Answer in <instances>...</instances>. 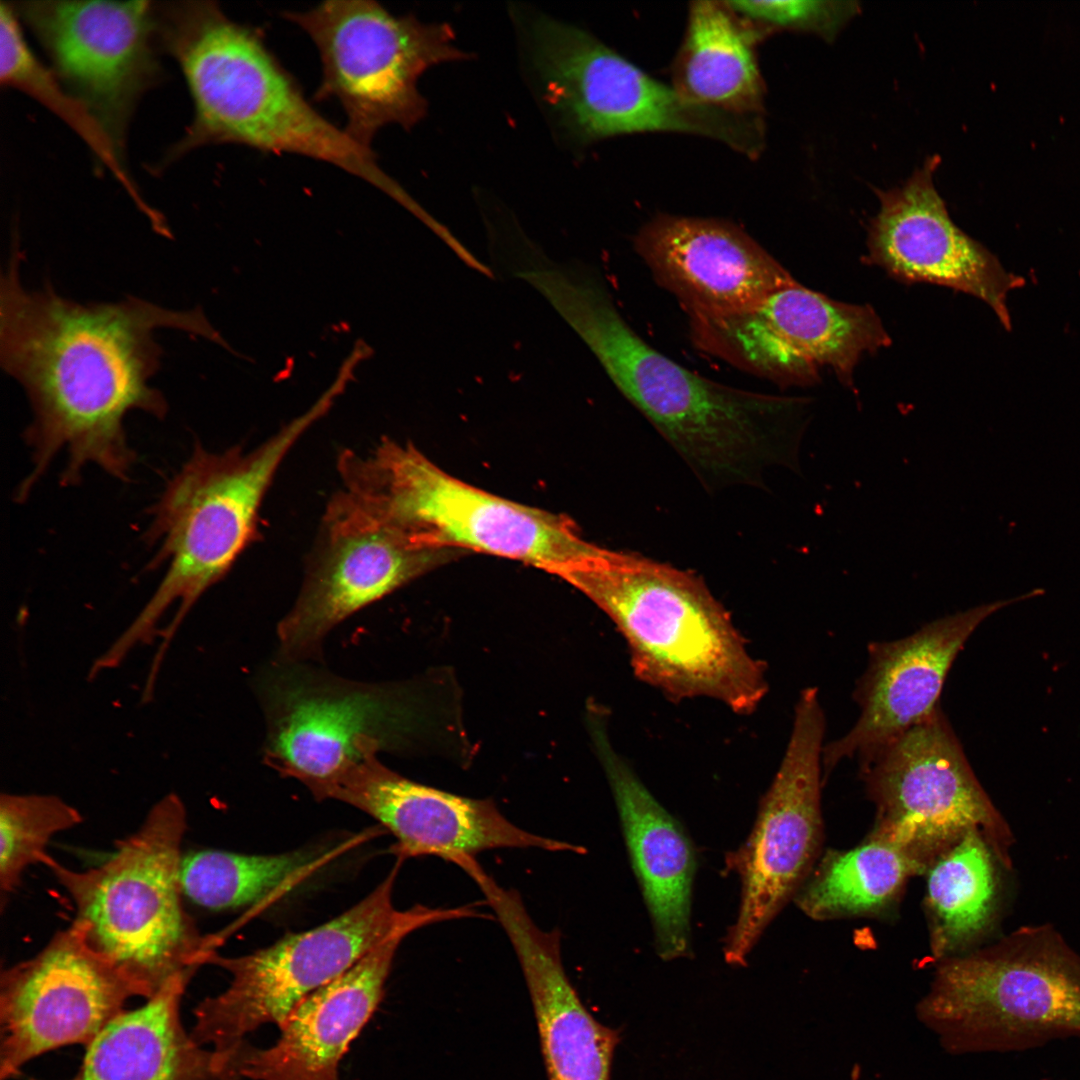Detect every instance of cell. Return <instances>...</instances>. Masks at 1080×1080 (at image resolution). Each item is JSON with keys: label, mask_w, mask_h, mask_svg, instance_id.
<instances>
[{"label": "cell", "mask_w": 1080, "mask_h": 1080, "mask_svg": "<svg viewBox=\"0 0 1080 1080\" xmlns=\"http://www.w3.org/2000/svg\"><path fill=\"white\" fill-rule=\"evenodd\" d=\"M550 573L610 617L634 675L671 701L708 698L746 715L767 695L765 663L696 575L601 547Z\"/></svg>", "instance_id": "cell-4"}, {"label": "cell", "mask_w": 1080, "mask_h": 1080, "mask_svg": "<svg viewBox=\"0 0 1080 1080\" xmlns=\"http://www.w3.org/2000/svg\"><path fill=\"white\" fill-rule=\"evenodd\" d=\"M141 988L96 949L74 920L32 958L0 978V1077L71 1044L87 1047Z\"/></svg>", "instance_id": "cell-16"}, {"label": "cell", "mask_w": 1080, "mask_h": 1080, "mask_svg": "<svg viewBox=\"0 0 1080 1080\" xmlns=\"http://www.w3.org/2000/svg\"><path fill=\"white\" fill-rule=\"evenodd\" d=\"M763 37L727 1L692 2L672 86L702 106L762 115L765 87L755 48Z\"/></svg>", "instance_id": "cell-27"}, {"label": "cell", "mask_w": 1080, "mask_h": 1080, "mask_svg": "<svg viewBox=\"0 0 1080 1080\" xmlns=\"http://www.w3.org/2000/svg\"><path fill=\"white\" fill-rule=\"evenodd\" d=\"M1041 589L944 616L898 640L871 642L868 665L853 698L860 708L854 726L823 747L824 777L845 759L859 764L938 706L948 672L967 640L997 611L1043 594Z\"/></svg>", "instance_id": "cell-21"}, {"label": "cell", "mask_w": 1080, "mask_h": 1080, "mask_svg": "<svg viewBox=\"0 0 1080 1080\" xmlns=\"http://www.w3.org/2000/svg\"><path fill=\"white\" fill-rule=\"evenodd\" d=\"M482 895L509 939L531 997L548 1080H610L618 1032L581 1002L562 961L561 935L543 930L515 889L492 880Z\"/></svg>", "instance_id": "cell-23"}, {"label": "cell", "mask_w": 1080, "mask_h": 1080, "mask_svg": "<svg viewBox=\"0 0 1080 1080\" xmlns=\"http://www.w3.org/2000/svg\"><path fill=\"white\" fill-rule=\"evenodd\" d=\"M532 48L547 99L584 141L679 132L715 139L749 158L764 147L762 115L693 103L583 30L539 18L532 27Z\"/></svg>", "instance_id": "cell-9"}, {"label": "cell", "mask_w": 1080, "mask_h": 1080, "mask_svg": "<svg viewBox=\"0 0 1080 1080\" xmlns=\"http://www.w3.org/2000/svg\"><path fill=\"white\" fill-rule=\"evenodd\" d=\"M551 304L706 490L759 487L773 467L799 471L808 398L747 391L683 367L629 325L592 269L567 278Z\"/></svg>", "instance_id": "cell-2"}, {"label": "cell", "mask_w": 1080, "mask_h": 1080, "mask_svg": "<svg viewBox=\"0 0 1080 1080\" xmlns=\"http://www.w3.org/2000/svg\"><path fill=\"white\" fill-rule=\"evenodd\" d=\"M402 860L364 899L315 928L288 934L274 944L238 957L213 952L206 964L231 976L229 986L195 1007L190 1032L201 1046L236 1050L262 1025L278 1028L307 996L350 969L398 931L413 932L441 921L473 916L470 906L398 910L393 889Z\"/></svg>", "instance_id": "cell-8"}, {"label": "cell", "mask_w": 1080, "mask_h": 1080, "mask_svg": "<svg viewBox=\"0 0 1080 1080\" xmlns=\"http://www.w3.org/2000/svg\"><path fill=\"white\" fill-rule=\"evenodd\" d=\"M264 760L312 794L366 757L400 747L419 711L399 689L283 662L262 677Z\"/></svg>", "instance_id": "cell-12"}, {"label": "cell", "mask_w": 1080, "mask_h": 1080, "mask_svg": "<svg viewBox=\"0 0 1080 1080\" xmlns=\"http://www.w3.org/2000/svg\"><path fill=\"white\" fill-rule=\"evenodd\" d=\"M410 933L390 935L307 996L279 1027L272 1046L260 1049L245 1040L238 1052L241 1077L340 1080V1061L379 1006L396 951Z\"/></svg>", "instance_id": "cell-24"}, {"label": "cell", "mask_w": 1080, "mask_h": 1080, "mask_svg": "<svg viewBox=\"0 0 1080 1080\" xmlns=\"http://www.w3.org/2000/svg\"><path fill=\"white\" fill-rule=\"evenodd\" d=\"M336 397L328 389L304 414L249 451L241 446L220 453L199 444L194 448L153 506L146 534L150 543L159 544L148 568L167 563V571L150 600L111 644L113 656L125 659L135 646L150 643L158 634L160 618L178 601L156 653L164 657L190 609L256 539L259 509L280 464Z\"/></svg>", "instance_id": "cell-5"}, {"label": "cell", "mask_w": 1080, "mask_h": 1080, "mask_svg": "<svg viewBox=\"0 0 1080 1080\" xmlns=\"http://www.w3.org/2000/svg\"><path fill=\"white\" fill-rule=\"evenodd\" d=\"M917 1016L947 1051L958 1054L1080 1038V964L1048 953L947 959Z\"/></svg>", "instance_id": "cell-11"}, {"label": "cell", "mask_w": 1080, "mask_h": 1080, "mask_svg": "<svg viewBox=\"0 0 1080 1080\" xmlns=\"http://www.w3.org/2000/svg\"><path fill=\"white\" fill-rule=\"evenodd\" d=\"M689 334L697 349L782 387L814 385L825 367L852 387L862 356L891 344L870 305L836 301L798 281L738 313L689 317Z\"/></svg>", "instance_id": "cell-14"}, {"label": "cell", "mask_w": 1080, "mask_h": 1080, "mask_svg": "<svg viewBox=\"0 0 1080 1080\" xmlns=\"http://www.w3.org/2000/svg\"><path fill=\"white\" fill-rule=\"evenodd\" d=\"M22 259L14 238L1 276L0 360L23 386L34 414L25 433L34 468L17 498L28 496L62 449L68 454L65 485L77 482L88 463L127 480L136 457L125 416L142 410L163 418L168 410L163 394L149 385L163 355L154 332L179 329L231 348L199 307L175 311L132 296L81 303L48 282L28 290L19 276Z\"/></svg>", "instance_id": "cell-1"}, {"label": "cell", "mask_w": 1080, "mask_h": 1080, "mask_svg": "<svg viewBox=\"0 0 1080 1080\" xmlns=\"http://www.w3.org/2000/svg\"><path fill=\"white\" fill-rule=\"evenodd\" d=\"M825 717L818 689L802 690L779 768L760 801L752 831L729 857L741 881L738 915L724 945L744 965L764 930L797 894L819 850Z\"/></svg>", "instance_id": "cell-13"}, {"label": "cell", "mask_w": 1080, "mask_h": 1080, "mask_svg": "<svg viewBox=\"0 0 1080 1080\" xmlns=\"http://www.w3.org/2000/svg\"><path fill=\"white\" fill-rule=\"evenodd\" d=\"M193 974L172 978L145 1004L124 1010L86 1047L68 1080H240L236 1058L186 1032L180 1003Z\"/></svg>", "instance_id": "cell-26"}, {"label": "cell", "mask_w": 1080, "mask_h": 1080, "mask_svg": "<svg viewBox=\"0 0 1080 1080\" xmlns=\"http://www.w3.org/2000/svg\"><path fill=\"white\" fill-rule=\"evenodd\" d=\"M337 467L341 490L360 507L433 548L470 549L550 573L598 547L567 517L462 482L410 443L383 439L367 454L345 450Z\"/></svg>", "instance_id": "cell-7"}, {"label": "cell", "mask_w": 1080, "mask_h": 1080, "mask_svg": "<svg viewBox=\"0 0 1080 1080\" xmlns=\"http://www.w3.org/2000/svg\"><path fill=\"white\" fill-rule=\"evenodd\" d=\"M634 248L689 317L738 313L797 282L749 234L723 219L660 215L636 234Z\"/></svg>", "instance_id": "cell-22"}, {"label": "cell", "mask_w": 1080, "mask_h": 1080, "mask_svg": "<svg viewBox=\"0 0 1080 1080\" xmlns=\"http://www.w3.org/2000/svg\"><path fill=\"white\" fill-rule=\"evenodd\" d=\"M18 12L54 74L121 150L140 96L159 76L158 8L150 1H32Z\"/></svg>", "instance_id": "cell-18"}, {"label": "cell", "mask_w": 1080, "mask_h": 1080, "mask_svg": "<svg viewBox=\"0 0 1080 1080\" xmlns=\"http://www.w3.org/2000/svg\"><path fill=\"white\" fill-rule=\"evenodd\" d=\"M330 855L312 850L273 855L193 851L181 859V888L188 899L207 909L242 907L291 889Z\"/></svg>", "instance_id": "cell-29"}, {"label": "cell", "mask_w": 1080, "mask_h": 1080, "mask_svg": "<svg viewBox=\"0 0 1080 1080\" xmlns=\"http://www.w3.org/2000/svg\"><path fill=\"white\" fill-rule=\"evenodd\" d=\"M187 827L175 793L156 802L140 828L101 864L76 871L44 860L76 908L91 944L152 997L172 978L193 974L215 952L182 904L181 844Z\"/></svg>", "instance_id": "cell-6"}, {"label": "cell", "mask_w": 1080, "mask_h": 1080, "mask_svg": "<svg viewBox=\"0 0 1080 1080\" xmlns=\"http://www.w3.org/2000/svg\"><path fill=\"white\" fill-rule=\"evenodd\" d=\"M939 163L933 156L903 185L876 191L880 207L870 223L864 260L903 282L932 283L974 296L1010 331L1007 298L1025 285V278L1007 271L951 220L933 182Z\"/></svg>", "instance_id": "cell-20"}, {"label": "cell", "mask_w": 1080, "mask_h": 1080, "mask_svg": "<svg viewBox=\"0 0 1080 1080\" xmlns=\"http://www.w3.org/2000/svg\"><path fill=\"white\" fill-rule=\"evenodd\" d=\"M0 81L30 95L61 118L112 173L149 221L155 224L160 220L161 215L147 204L127 173L122 152L112 137L87 106L33 55L14 8L5 2L0 3Z\"/></svg>", "instance_id": "cell-30"}, {"label": "cell", "mask_w": 1080, "mask_h": 1080, "mask_svg": "<svg viewBox=\"0 0 1080 1080\" xmlns=\"http://www.w3.org/2000/svg\"><path fill=\"white\" fill-rule=\"evenodd\" d=\"M282 16L315 44L321 62L318 99L334 98L345 132L370 148L390 124L410 129L425 115L417 82L430 67L465 58L445 24L396 16L370 0H329Z\"/></svg>", "instance_id": "cell-10"}, {"label": "cell", "mask_w": 1080, "mask_h": 1080, "mask_svg": "<svg viewBox=\"0 0 1080 1080\" xmlns=\"http://www.w3.org/2000/svg\"><path fill=\"white\" fill-rule=\"evenodd\" d=\"M927 867L897 845L878 837L829 855L795 895L798 907L816 920L880 910L905 882Z\"/></svg>", "instance_id": "cell-28"}, {"label": "cell", "mask_w": 1080, "mask_h": 1080, "mask_svg": "<svg viewBox=\"0 0 1080 1080\" xmlns=\"http://www.w3.org/2000/svg\"><path fill=\"white\" fill-rule=\"evenodd\" d=\"M594 740L618 811L633 871L663 960L691 953V899L696 871L692 842L609 742L603 725Z\"/></svg>", "instance_id": "cell-25"}, {"label": "cell", "mask_w": 1080, "mask_h": 1080, "mask_svg": "<svg viewBox=\"0 0 1080 1080\" xmlns=\"http://www.w3.org/2000/svg\"><path fill=\"white\" fill-rule=\"evenodd\" d=\"M764 36L776 30L808 31L833 38L858 10L848 1H727Z\"/></svg>", "instance_id": "cell-33"}, {"label": "cell", "mask_w": 1080, "mask_h": 1080, "mask_svg": "<svg viewBox=\"0 0 1080 1080\" xmlns=\"http://www.w3.org/2000/svg\"><path fill=\"white\" fill-rule=\"evenodd\" d=\"M860 772L877 808L871 836L927 870L968 832L998 824L940 706L860 763Z\"/></svg>", "instance_id": "cell-15"}, {"label": "cell", "mask_w": 1080, "mask_h": 1080, "mask_svg": "<svg viewBox=\"0 0 1080 1080\" xmlns=\"http://www.w3.org/2000/svg\"><path fill=\"white\" fill-rule=\"evenodd\" d=\"M82 822L80 812L50 794H11L0 797L1 908L24 871L47 858L51 838Z\"/></svg>", "instance_id": "cell-32"}, {"label": "cell", "mask_w": 1080, "mask_h": 1080, "mask_svg": "<svg viewBox=\"0 0 1080 1080\" xmlns=\"http://www.w3.org/2000/svg\"><path fill=\"white\" fill-rule=\"evenodd\" d=\"M366 512L342 490L329 501L299 595L277 627L279 661L320 656L326 635L448 558Z\"/></svg>", "instance_id": "cell-17"}, {"label": "cell", "mask_w": 1080, "mask_h": 1080, "mask_svg": "<svg viewBox=\"0 0 1080 1080\" xmlns=\"http://www.w3.org/2000/svg\"><path fill=\"white\" fill-rule=\"evenodd\" d=\"M373 817L396 838L398 859L434 856L457 865L478 853L503 848L583 852L572 843L524 830L488 800L452 794L414 782L366 757L318 790Z\"/></svg>", "instance_id": "cell-19"}, {"label": "cell", "mask_w": 1080, "mask_h": 1080, "mask_svg": "<svg viewBox=\"0 0 1080 1080\" xmlns=\"http://www.w3.org/2000/svg\"><path fill=\"white\" fill-rule=\"evenodd\" d=\"M931 948L948 958L985 925L994 893L990 853L979 831L965 834L928 868Z\"/></svg>", "instance_id": "cell-31"}, {"label": "cell", "mask_w": 1080, "mask_h": 1080, "mask_svg": "<svg viewBox=\"0 0 1080 1080\" xmlns=\"http://www.w3.org/2000/svg\"><path fill=\"white\" fill-rule=\"evenodd\" d=\"M159 35L194 107L191 125L165 161L204 145L238 144L323 161L400 204L407 200L371 148L308 102L256 29L232 20L215 2L186 1L159 9Z\"/></svg>", "instance_id": "cell-3"}]
</instances>
